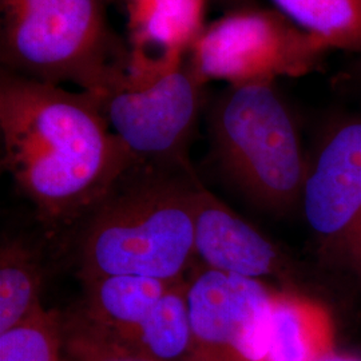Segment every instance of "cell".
Returning a JSON list of instances; mask_svg holds the SVG:
<instances>
[{"mask_svg": "<svg viewBox=\"0 0 361 361\" xmlns=\"http://www.w3.org/2000/svg\"><path fill=\"white\" fill-rule=\"evenodd\" d=\"M1 166L46 228L83 222L135 162L89 91L0 75Z\"/></svg>", "mask_w": 361, "mask_h": 361, "instance_id": "obj_1", "label": "cell"}, {"mask_svg": "<svg viewBox=\"0 0 361 361\" xmlns=\"http://www.w3.org/2000/svg\"><path fill=\"white\" fill-rule=\"evenodd\" d=\"M201 182L190 165L134 162L82 222L79 279H185L195 264Z\"/></svg>", "mask_w": 361, "mask_h": 361, "instance_id": "obj_2", "label": "cell"}, {"mask_svg": "<svg viewBox=\"0 0 361 361\" xmlns=\"http://www.w3.org/2000/svg\"><path fill=\"white\" fill-rule=\"evenodd\" d=\"M3 70L104 95L123 77L119 46L98 0H0Z\"/></svg>", "mask_w": 361, "mask_h": 361, "instance_id": "obj_3", "label": "cell"}, {"mask_svg": "<svg viewBox=\"0 0 361 361\" xmlns=\"http://www.w3.org/2000/svg\"><path fill=\"white\" fill-rule=\"evenodd\" d=\"M210 134L222 174L255 204L284 212L302 195L308 171L296 125L273 83L229 86Z\"/></svg>", "mask_w": 361, "mask_h": 361, "instance_id": "obj_4", "label": "cell"}, {"mask_svg": "<svg viewBox=\"0 0 361 361\" xmlns=\"http://www.w3.org/2000/svg\"><path fill=\"white\" fill-rule=\"evenodd\" d=\"M332 50L279 10L240 8L204 28L186 59L204 85L273 83L302 77Z\"/></svg>", "mask_w": 361, "mask_h": 361, "instance_id": "obj_5", "label": "cell"}, {"mask_svg": "<svg viewBox=\"0 0 361 361\" xmlns=\"http://www.w3.org/2000/svg\"><path fill=\"white\" fill-rule=\"evenodd\" d=\"M204 83L185 61L165 73L128 71L104 95V116L135 162L190 165L188 146L204 99Z\"/></svg>", "mask_w": 361, "mask_h": 361, "instance_id": "obj_6", "label": "cell"}, {"mask_svg": "<svg viewBox=\"0 0 361 361\" xmlns=\"http://www.w3.org/2000/svg\"><path fill=\"white\" fill-rule=\"evenodd\" d=\"M193 343L186 361H261L274 290L197 262L188 274Z\"/></svg>", "mask_w": 361, "mask_h": 361, "instance_id": "obj_7", "label": "cell"}, {"mask_svg": "<svg viewBox=\"0 0 361 361\" xmlns=\"http://www.w3.org/2000/svg\"><path fill=\"white\" fill-rule=\"evenodd\" d=\"M307 221L324 245L361 269V121L336 131L307 174Z\"/></svg>", "mask_w": 361, "mask_h": 361, "instance_id": "obj_8", "label": "cell"}, {"mask_svg": "<svg viewBox=\"0 0 361 361\" xmlns=\"http://www.w3.org/2000/svg\"><path fill=\"white\" fill-rule=\"evenodd\" d=\"M194 250L197 262L225 274L259 280L288 273L279 249L204 185L197 195Z\"/></svg>", "mask_w": 361, "mask_h": 361, "instance_id": "obj_9", "label": "cell"}, {"mask_svg": "<svg viewBox=\"0 0 361 361\" xmlns=\"http://www.w3.org/2000/svg\"><path fill=\"white\" fill-rule=\"evenodd\" d=\"M207 0H133L128 73L154 75L185 62L204 31Z\"/></svg>", "mask_w": 361, "mask_h": 361, "instance_id": "obj_10", "label": "cell"}, {"mask_svg": "<svg viewBox=\"0 0 361 361\" xmlns=\"http://www.w3.org/2000/svg\"><path fill=\"white\" fill-rule=\"evenodd\" d=\"M335 326L329 312L308 297L276 292L261 361H323L334 353Z\"/></svg>", "mask_w": 361, "mask_h": 361, "instance_id": "obj_11", "label": "cell"}, {"mask_svg": "<svg viewBox=\"0 0 361 361\" xmlns=\"http://www.w3.org/2000/svg\"><path fill=\"white\" fill-rule=\"evenodd\" d=\"M80 283L83 285V301L78 310L91 322L123 340H130L176 281L135 274H114Z\"/></svg>", "mask_w": 361, "mask_h": 361, "instance_id": "obj_12", "label": "cell"}, {"mask_svg": "<svg viewBox=\"0 0 361 361\" xmlns=\"http://www.w3.org/2000/svg\"><path fill=\"white\" fill-rule=\"evenodd\" d=\"M188 276L173 283L140 329L126 340L158 361H186L193 343Z\"/></svg>", "mask_w": 361, "mask_h": 361, "instance_id": "obj_13", "label": "cell"}, {"mask_svg": "<svg viewBox=\"0 0 361 361\" xmlns=\"http://www.w3.org/2000/svg\"><path fill=\"white\" fill-rule=\"evenodd\" d=\"M43 271L35 250L22 240L0 249V334L25 322L42 307Z\"/></svg>", "mask_w": 361, "mask_h": 361, "instance_id": "obj_14", "label": "cell"}, {"mask_svg": "<svg viewBox=\"0 0 361 361\" xmlns=\"http://www.w3.org/2000/svg\"><path fill=\"white\" fill-rule=\"evenodd\" d=\"M297 26L331 49L361 52V0H271Z\"/></svg>", "mask_w": 361, "mask_h": 361, "instance_id": "obj_15", "label": "cell"}, {"mask_svg": "<svg viewBox=\"0 0 361 361\" xmlns=\"http://www.w3.org/2000/svg\"><path fill=\"white\" fill-rule=\"evenodd\" d=\"M0 361H73L66 353L62 313L42 305L0 334Z\"/></svg>", "mask_w": 361, "mask_h": 361, "instance_id": "obj_16", "label": "cell"}, {"mask_svg": "<svg viewBox=\"0 0 361 361\" xmlns=\"http://www.w3.org/2000/svg\"><path fill=\"white\" fill-rule=\"evenodd\" d=\"M63 343L73 361H158L75 308L62 314Z\"/></svg>", "mask_w": 361, "mask_h": 361, "instance_id": "obj_17", "label": "cell"}, {"mask_svg": "<svg viewBox=\"0 0 361 361\" xmlns=\"http://www.w3.org/2000/svg\"><path fill=\"white\" fill-rule=\"evenodd\" d=\"M323 361H361L356 357H350V356H341V355H336L335 352L332 355H329L328 357H325Z\"/></svg>", "mask_w": 361, "mask_h": 361, "instance_id": "obj_18", "label": "cell"}]
</instances>
